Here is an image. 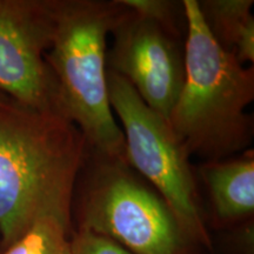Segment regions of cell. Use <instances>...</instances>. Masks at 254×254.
<instances>
[{"label": "cell", "mask_w": 254, "mask_h": 254, "mask_svg": "<svg viewBox=\"0 0 254 254\" xmlns=\"http://www.w3.org/2000/svg\"><path fill=\"white\" fill-rule=\"evenodd\" d=\"M208 30L222 49L240 64L254 62V17L252 0L198 1Z\"/></svg>", "instance_id": "9"}, {"label": "cell", "mask_w": 254, "mask_h": 254, "mask_svg": "<svg viewBox=\"0 0 254 254\" xmlns=\"http://www.w3.org/2000/svg\"><path fill=\"white\" fill-rule=\"evenodd\" d=\"M56 9L57 1L0 0V93L33 110L60 114L45 60Z\"/></svg>", "instance_id": "6"}, {"label": "cell", "mask_w": 254, "mask_h": 254, "mask_svg": "<svg viewBox=\"0 0 254 254\" xmlns=\"http://www.w3.org/2000/svg\"><path fill=\"white\" fill-rule=\"evenodd\" d=\"M182 4L185 78L168 123L190 157L208 163L244 153L253 138V120L246 113L254 99L253 67L219 45L196 0Z\"/></svg>", "instance_id": "2"}, {"label": "cell", "mask_w": 254, "mask_h": 254, "mask_svg": "<svg viewBox=\"0 0 254 254\" xmlns=\"http://www.w3.org/2000/svg\"><path fill=\"white\" fill-rule=\"evenodd\" d=\"M107 90L111 109L122 124L128 166L147 179L166 201L190 243L211 250L190 155L168 120L146 105L128 81L110 69Z\"/></svg>", "instance_id": "4"}, {"label": "cell", "mask_w": 254, "mask_h": 254, "mask_svg": "<svg viewBox=\"0 0 254 254\" xmlns=\"http://www.w3.org/2000/svg\"><path fill=\"white\" fill-rule=\"evenodd\" d=\"M110 34L107 69L128 81L146 105L168 120L185 78L178 34L126 8Z\"/></svg>", "instance_id": "7"}, {"label": "cell", "mask_w": 254, "mask_h": 254, "mask_svg": "<svg viewBox=\"0 0 254 254\" xmlns=\"http://www.w3.org/2000/svg\"><path fill=\"white\" fill-rule=\"evenodd\" d=\"M118 2L133 13L158 21L167 30L178 34L174 23V2L167 0H118Z\"/></svg>", "instance_id": "11"}, {"label": "cell", "mask_w": 254, "mask_h": 254, "mask_svg": "<svg viewBox=\"0 0 254 254\" xmlns=\"http://www.w3.org/2000/svg\"><path fill=\"white\" fill-rule=\"evenodd\" d=\"M1 94H2V93H0V95H1Z\"/></svg>", "instance_id": "13"}, {"label": "cell", "mask_w": 254, "mask_h": 254, "mask_svg": "<svg viewBox=\"0 0 254 254\" xmlns=\"http://www.w3.org/2000/svg\"><path fill=\"white\" fill-rule=\"evenodd\" d=\"M79 208L78 227L134 254H187L192 243L153 187L128 164L94 154Z\"/></svg>", "instance_id": "5"}, {"label": "cell", "mask_w": 254, "mask_h": 254, "mask_svg": "<svg viewBox=\"0 0 254 254\" xmlns=\"http://www.w3.org/2000/svg\"><path fill=\"white\" fill-rule=\"evenodd\" d=\"M71 249L72 254H134L109 238L80 227L72 233Z\"/></svg>", "instance_id": "12"}, {"label": "cell", "mask_w": 254, "mask_h": 254, "mask_svg": "<svg viewBox=\"0 0 254 254\" xmlns=\"http://www.w3.org/2000/svg\"><path fill=\"white\" fill-rule=\"evenodd\" d=\"M214 217L219 224L249 220L254 212V157L247 150L240 157L208 161L200 167Z\"/></svg>", "instance_id": "8"}, {"label": "cell", "mask_w": 254, "mask_h": 254, "mask_svg": "<svg viewBox=\"0 0 254 254\" xmlns=\"http://www.w3.org/2000/svg\"><path fill=\"white\" fill-rule=\"evenodd\" d=\"M72 228L55 217L34 224L4 254H72Z\"/></svg>", "instance_id": "10"}, {"label": "cell", "mask_w": 254, "mask_h": 254, "mask_svg": "<svg viewBox=\"0 0 254 254\" xmlns=\"http://www.w3.org/2000/svg\"><path fill=\"white\" fill-rule=\"evenodd\" d=\"M118 1L59 0L45 60L59 113L80 129L88 151L126 163L125 140L107 90V37L124 12Z\"/></svg>", "instance_id": "3"}, {"label": "cell", "mask_w": 254, "mask_h": 254, "mask_svg": "<svg viewBox=\"0 0 254 254\" xmlns=\"http://www.w3.org/2000/svg\"><path fill=\"white\" fill-rule=\"evenodd\" d=\"M88 147L60 114L0 95V241L6 250L38 221L71 227L72 201Z\"/></svg>", "instance_id": "1"}]
</instances>
